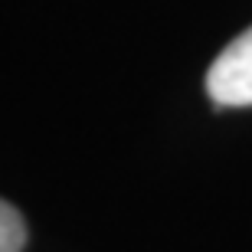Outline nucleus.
I'll return each instance as SVG.
<instances>
[{
	"mask_svg": "<svg viewBox=\"0 0 252 252\" xmlns=\"http://www.w3.org/2000/svg\"><path fill=\"white\" fill-rule=\"evenodd\" d=\"M23 246H27V223H23V216L7 200H0V252H23Z\"/></svg>",
	"mask_w": 252,
	"mask_h": 252,
	"instance_id": "nucleus-2",
	"label": "nucleus"
},
{
	"mask_svg": "<svg viewBox=\"0 0 252 252\" xmlns=\"http://www.w3.org/2000/svg\"><path fill=\"white\" fill-rule=\"evenodd\" d=\"M206 92L216 105H252V27L213 59L206 72Z\"/></svg>",
	"mask_w": 252,
	"mask_h": 252,
	"instance_id": "nucleus-1",
	"label": "nucleus"
}]
</instances>
